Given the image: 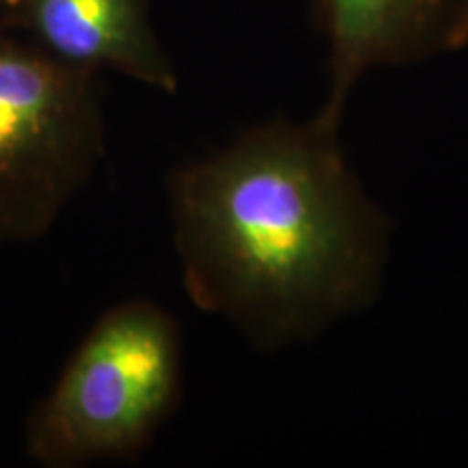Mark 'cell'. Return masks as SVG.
<instances>
[{
	"instance_id": "obj_5",
	"label": "cell",
	"mask_w": 468,
	"mask_h": 468,
	"mask_svg": "<svg viewBox=\"0 0 468 468\" xmlns=\"http://www.w3.org/2000/svg\"><path fill=\"white\" fill-rule=\"evenodd\" d=\"M5 27L27 31L35 44L74 68H109L167 93L178 87L144 0H22L5 14Z\"/></svg>"
},
{
	"instance_id": "obj_3",
	"label": "cell",
	"mask_w": 468,
	"mask_h": 468,
	"mask_svg": "<svg viewBox=\"0 0 468 468\" xmlns=\"http://www.w3.org/2000/svg\"><path fill=\"white\" fill-rule=\"evenodd\" d=\"M93 76L0 28V245L42 239L101 165Z\"/></svg>"
},
{
	"instance_id": "obj_2",
	"label": "cell",
	"mask_w": 468,
	"mask_h": 468,
	"mask_svg": "<svg viewBox=\"0 0 468 468\" xmlns=\"http://www.w3.org/2000/svg\"><path fill=\"white\" fill-rule=\"evenodd\" d=\"M176 321L156 303L124 302L79 345L28 423V453L48 468L134 455L178 401Z\"/></svg>"
},
{
	"instance_id": "obj_1",
	"label": "cell",
	"mask_w": 468,
	"mask_h": 468,
	"mask_svg": "<svg viewBox=\"0 0 468 468\" xmlns=\"http://www.w3.org/2000/svg\"><path fill=\"white\" fill-rule=\"evenodd\" d=\"M169 200L186 295L261 345L314 335L379 282L388 224L314 120L245 133L176 172Z\"/></svg>"
},
{
	"instance_id": "obj_4",
	"label": "cell",
	"mask_w": 468,
	"mask_h": 468,
	"mask_svg": "<svg viewBox=\"0 0 468 468\" xmlns=\"http://www.w3.org/2000/svg\"><path fill=\"white\" fill-rule=\"evenodd\" d=\"M330 42L332 87L314 122L338 133L358 76L468 44V0H313Z\"/></svg>"
},
{
	"instance_id": "obj_6",
	"label": "cell",
	"mask_w": 468,
	"mask_h": 468,
	"mask_svg": "<svg viewBox=\"0 0 468 468\" xmlns=\"http://www.w3.org/2000/svg\"><path fill=\"white\" fill-rule=\"evenodd\" d=\"M20 3H22V0H0V7H3L5 14H7V11L16 9Z\"/></svg>"
}]
</instances>
